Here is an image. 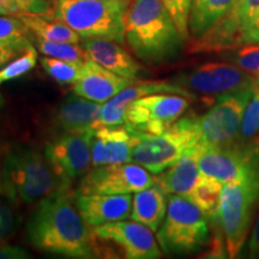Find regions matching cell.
<instances>
[{
  "label": "cell",
  "mask_w": 259,
  "mask_h": 259,
  "mask_svg": "<svg viewBox=\"0 0 259 259\" xmlns=\"http://www.w3.org/2000/svg\"><path fill=\"white\" fill-rule=\"evenodd\" d=\"M28 239L34 247L70 258H95L94 234L72 199L59 191L38 202L27 223Z\"/></svg>",
  "instance_id": "6da1fadb"
},
{
  "label": "cell",
  "mask_w": 259,
  "mask_h": 259,
  "mask_svg": "<svg viewBox=\"0 0 259 259\" xmlns=\"http://www.w3.org/2000/svg\"><path fill=\"white\" fill-rule=\"evenodd\" d=\"M186 40L161 0H131L125 16V42L139 60L162 64L174 59Z\"/></svg>",
  "instance_id": "7a4b0ae2"
},
{
  "label": "cell",
  "mask_w": 259,
  "mask_h": 259,
  "mask_svg": "<svg viewBox=\"0 0 259 259\" xmlns=\"http://www.w3.org/2000/svg\"><path fill=\"white\" fill-rule=\"evenodd\" d=\"M0 191L17 205L38 203L59 191H69L45 153L27 144L14 145L0 171Z\"/></svg>",
  "instance_id": "3957f363"
},
{
  "label": "cell",
  "mask_w": 259,
  "mask_h": 259,
  "mask_svg": "<svg viewBox=\"0 0 259 259\" xmlns=\"http://www.w3.org/2000/svg\"><path fill=\"white\" fill-rule=\"evenodd\" d=\"M131 0H58L56 18L83 38L125 42V16Z\"/></svg>",
  "instance_id": "277c9868"
},
{
  "label": "cell",
  "mask_w": 259,
  "mask_h": 259,
  "mask_svg": "<svg viewBox=\"0 0 259 259\" xmlns=\"http://www.w3.org/2000/svg\"><path fill=\"white\" fill-rule=\"evenodd\" d=\"M209 218L189 197L169 194L167 212L157 232V241L168 254H191L208 247Z\"/></svg>",
  "instance_id": "5b68a950"
},
{
  "label": "cell",
  "mask_w": 259,
  "mask_h": 259,
  "mask_svg": "<svg viewBox=\"0 0 259 259\" xmlns=\"http://www.w3.org/2000/svg\"><path fill=\"white\" fill-rule=\"evenodd\" d=\"M135 136L131 161L153 174L166 170L187 151L202 148L196 116L180 119L160 135L135 131Z\"/></svg>",
  "instance_id": "8992f818"
},
{
  "label": "cell",
  "mask_w": 259,
  "mask_h": 259,
  "mask_svg": "<svg viewBox=\"0 0 259 259\" xmlns=\"http://www.w3.org/2000/svg\"><path fill=\"white\" fill-rule=\"evenodd\" d=\"M252 44H259V0H236L205 35L193 40L190 52L232 51Z\"/></svg>",
  "instance_id": "52a82bcc"
},
{
  "label": "cell",
  "mask_w": 259,
  "mask_h": 259,
  "mask_svg": "<svg viewBox=\"0 0 259 259\" xmlns=\"http://www.w3.org/2000/svg\"><path fill=\"white\" fill-rule=\"evenodd\" d=\"M258 205V183L245 180L223 184L219 221L229 258H236L241 253Z\"/></svg>",
  "instance_id": "ba28073f"
},
{
  "label": "cell",
  "mask_w": 259,
  "mask_h": 259,
  "mask_svg": "<svg viewBox=\"0 0 259 259\" xmlns=\"http://www.w3.org/2000/svg\"><path fill=\"white\" fill-rule=\"evenodd\" d=\"M255 89L257 84L221 95L205 114L196 116L202 147H227L238 141L242 116Z\"/></svg>",
  "instance_id": "9c48e42d"
},
{
  "label": "cell",
  "mask_w": 259,
  "mask_h": 259,
  "mask_svg": "<svg viewBox=\"0 0 259 259\" xmlns=\"http://www.w3.org/2000/svg\"><path fill=\"white\" fill-rule=\"evenodd\" d=\"M190 106V99L178 94H151L128 106L125 126L141 134L160 135L167 131Z\"/></svg>",
  "instance_id": "30bf717a"
},
{
  "label": "cell",
  "mask_w": 259,
  "mask_h": 259,
  "mask_svg": "<svg viewBox=\"0 0 259 259\" xmlns=\"http://www.w3.org/2000/svg\"><path fill=\"white\" fill-rule=\"evenodd\" d=\"M258 77L251 76L232 63H208L174 77L170 83L177 84L191 94L225 95L253 87ZM196 96V95H194Z\"/></svg>",
  "instance_id": "8fae6325"
},
{
  "label": "cell",
  "mask_w": 259,
  "mask_h": 259,
  "mask_svg": "<svg viewBox=\"0 0 259 259\" xmlns=\"http://www.w3.org/2000/svg\"><path fill=\"white\" fill-rule=\"evenodd\" d=\"M156 184V178L135 162L94 167L80 180L77 192L131 194Z\"/></svg>",
  "instance_id": "7c38bea8"
},
{
  "label": "cell",
  "mask_w": 259,
  "mask_h": 259,
  "mask_svg": "<svg viewBox=\"0 0 259 259\" xmlns=\"http://www.w3.org/2000/svg\"><path fill=\"white\" fill-rule=\"evenodd\" d=\"M92 135L93 131L87 134H61L45 148L47 160L69 189L74 179L85 176L93 166Z\"/></svg>",
  "instance_id": "4fadbf2b"
},
{
  "label": "cell",
  "mask_w": 259,
  "mask_h": 259,
  "mask_svg": "<svg viewBox=\"0 0 259 259\" xmlns=\"http://www.w3.org/2000/svg\"><path fill=\"white\" fill-rule=\"evenodd\" d=\"M93 234L96 240L112 242L120 248L124 258L155 259L161 257L154 231L134 220H120L97 226L93 231Z\"/></svg>",
  "instance_id": "5bb4252c"
},
{
  "label": "cell",
  "mask_w": 259,
  "mask_h": 259,
  "mask_svg": "<svg viewBox=\"0 0 259 259\" xmlns=\"http://www.w3.org/2000/svg\"><path fill=\"white\" fill-rule=\"evenodd\" d=\"M178 94L183 95L187 99H196V96L186 89L181 88L173 83L166 82H142L138 80L131 85L121 90L120 93L116 94L112 97L109 101L103 103L100 111L99 119L93 126V130H97L103 126H118L124 125L126 120V112H127L128 106L136 100L141 97L151 95V94Z\"/></svg>",
  "instance_id": "9a60e30c"
},
{
  "label": "cell",
  "mask_w": 259,
  "mask_h": 259,
  "mask_svg": "<svg viewBox=\"0 0 259 259\" xmlns=\"http://www.w3.org/2000/svg\"><path fill=\"white\" fill-rule=\"evenodd\" d=\"M72 199L80 216L90 227L120 221L130 218L131 194H102L73 192Z\"/></svg>",
  "instance_id": "2e32d148"
},
{
  "label": "cell",
  "mask_w": 259,
  "mask_h": 259,
  "mask_svg": "<svg viewBox=\"0 0 259 259\" xmlns=\"http://www.w3.org/2000/svg\"><path fill=\"white\" fill-rule=\"evenodd\" d=\"M135 131L127 126H103L94 130L90 138L93 167L131 161Z\"/></svg>",
  "instance_id": "e0dca14e"
},
{
  "label": "cell",
  "mask_w": 259,
  "mask_h": 259,
  "mask_svg": "<svg viewBox=\"0 0 259 259\" xmlns=\"http://www.w3.org/2000/svg\"><path fill=\"white\" fill-rule=\"evenodd\" d=\"M136 82L137 79H130L119 76L89 59L83 64L82 74L79 79L74 83L73 92L77 95L103 105L112 97H114L116 94Z\"/></svg>",
  "instance_id": "ac0fdd59"
},
{
  "label": "cell",
  "mask_w": 259,
  "mask_h": 259,
  "mask_svg": "<svg viewBox=\"0 0 259 259\" xmlns=\"http://www.w3.org/2000/svg\"><path fill=\"white\" fill-rule=\"evenodd\" d=\"M83 47L90 59L119 76L137 79L143 73L138 61L118 41L103 37L85 38Z\"/></svg>",
  "instance_id": "d6986e66"
},
{
  "label": "cell",
  "mask_w": 259,
  "mask_h": 259,
  "mask_svg": "<svg viewBox=\"0 0 259 259\" xmlns=\"http://www.w3.org/2000/svg\"><path fill=\"white\" fill-rule=\"evenodd\" d=\"M102 103L92 101L77 94L67 96L58 107L54 124L63 134H87L94 131Z\"/></svg>",
  "instance_id": "ffe728a7"
},
{
  "label": "cell",
  "mask_w": 259,
  "mask_h": 259,
  "mask_svg": "<svg viewBox=\"0 0 259 259\" xmlns=\"http://www.w3.org/2000/svg\"><path fill=\"white\" fill-rule=\"evenodd\" d=\"M199 149H192L187 151L171 164L166 170L161 171L156 178V184L162 187V190L169 194H179V196L189 197L191 191L198 183L202 173L198 166Z\"/></svg>",
  "instance_id": "44dd1931"
},
{
  "label": "cell",
  "mask_w": 259,
  "mask_h": 259,
  "mask_svg": "<svg viewBox=\"0 0 259 259\" xmlns=\"http://www.w3.org/2000/svg\"><path fill=\"white\" fill-rule=\"evenodd\" d=\"M167 193L158 184L135 193L130 218L157 232L167 212Z\"/></svg>",
  "instance_id": "7402d4cb"
},
{
  "label": "cell",
  "mask_w": 259,
  "mask_h": 259,
  "mask_svg": "<svg viewBox=\"0 0 259 259\" xmlns=\"http://www.w3.org/2000/svg\"><path fill=\"white\" fill-rule=\"evenodd\" d=\"M236 0H191L189 31L193 40L205 35L225 16Z\"/></svg>",
  "instance_id": "603a6c76"
},
{
  "label": "cell",
  "mask_w": 259,
  "mask_h": 259,
  "mask_svg": "<svg viewBox=\"0 0 259 259\" xmlns=\"http://www.w3.org/2000/svg\"><path fill=\"white\" fill-rule=\"evenodd\" d=\"M25 24L28 30L35 35V37L44 38L48 41H61L79 44L80 36L72 28L69 27L60 19H51V16L25 15L18 16Z\"/></svg>",
  "instance_id": "cb8c5ba5"
},
{
  "label": "cell",
  "mask_w": 259,
  "mask_h": 259,
  "mask_svg": "<svg viewBox=\"0 0 259 259\" xmlns=\"http://www.w3.org/2000/svg\"><path fill=\"white\" fill-rule=\"evenodd\" d=\"M223 190V184L221 181L202 176L198 183L191 191L189 198L198 205V208L208 216L209 220L216 221L219 220L220 202Z\"/></svg>",
  "instance_id": "d4e9b609"
},
{
  "label": "cell",
  "mask_w": 259,
  "mask_h": 259,
  "mask_svg": "<svg viewBox=\"0 0 259 259\" xmlns=\"http://www.w3.org/2000/svg\"><path fill=\"white\" fill-rule=\"evenodd\" d=\"M35 45H36L37 50L46 57L57 58V59L73 61V63L80 64L87 63L90 59L84 47L78 46V44L48 41L40 37H35Z\"/></svg>",
  "instance_id": "484cf974"
},
{
  "label": "cell",
  "mask_w": 259,
  "mask_h": 259,
  "mask_svg": "<svg viewBox=\"0 0 259 259\" xmlns=\"http://www.w3.org/2000/svg\"><path fill=\"white\" fill-rule=\"evenodd\" d=\"M40 63L45 72L59 84H74L79 79L83 70V64L52 57H44Z\"/></svg>",
  "instance_id": "4316f807"
},
{
  "label": "cell",
  "mask_w": 259,
  "mask_h": 259,
  "mask_svg": "<svg viewBox=\"0 0 259 259\" xmlns=\"http://www.w3.org/2000/svg\"><path fill=\"white\" fill-rule=\"evenodd\" d=\"M37 63V51L30 44L25 48L23 53L19 54L15 59L0 69V85L10 80L17 79L19 77L27 74L29 71L35 67Z\"/></svg>",
  "instance_id": "83f0119b"
},
{
  "label": "cell",
  "mask_w": 259,
  "mask_h": 259,
  "mask_svg": "<svg viewBox=\"0 0 259 259\" xmlns=\"http://www.w3.org/2000/svg\"><path fill=\"white\" fill-rule=\"evenodd\" d=\"M223 57L245 72L259 77V44L245 45L235 50L227 51V54Z\"/></svg>",
  "instance_id": "f1b7e54d"
},
{
  "label": "cell",
  "mask_w": 259,
  "mask_h": 259,
  "mask_svg": "<svg viewBox=\"0 0 259 259\" xmlns=\"http://www.w3.org/2000/svg\"><path fill=\"white\" fill-rule=\"evenodd\" d=\"M17 206L0 191V244L11 238L21 225Z\"/></svg>",
  "instance_id": "f546056e"
},
{
  "label": "cell",
  "mask_w": 259,
  "mask_h": 259,
  "mask_svg": "<svg viewBox=\"0 0 259 259\" xmlns=\"http://www.w3.org/2000/svg\"><path fill=\"white\" fill-rule=\"evenodd\" d=\"M28 28L21 18L14 16H0V44L3 45H27Z\"/></svg>",
  "instance_id": "4dcf8cb0"
},
{
  "label": "cell",
  "mask_w": 259,
  "mask_h": 259,
  "mask_svg": "<svg viewBox=\"0 0 259 259\" xmlns=\"http://www.w3.org/2000/svg\"><path fill=\"white\" fill-rule=\"evenodd\" d=\"M259 134V84L257 83V89L252 96V99L246 107L244 116L239 128L238 141L246 143L255 138Z\"/></svg>",
  "instance_id": "1f68e13d"
},
{
  "label": "cell",
  "mask_w": 259,
  "mask_h": 259,
  "mask_svg": "<svg viewBox=\"0 0 259 259\" xmlns=\"http://www.w3.org/2000/svg\"><path fill=\"white\" fill-rule=\"evenodd\" d=\"M162 4L169 12L174 23L179 29L183 37L187 40L190 36L189 18L191 10V0H161Z\"/></svg>",
  "instance_id": "d6a6232c"
},
{
  "label": "cell",
  "mask_w": 259,
  "mask_h": 259,
  "mask_svg": "<svg viewBox=\"0 0 259 259\" xmlns=\"http://www.w3.org/2000/svg\"><path fill=\"white\" fill-rule=\"evenodd\" d=\"M22 14L51 16L52 5L50 0H16Z\"/></svg>",
  "instance_id": "836d02e7"
},
{
  "label": "cell",
  "mask_w": 259,
  "mask_h": 259,
  "mask_svg": "<svg viewBox=\"0 0 259 259\" xmlns=\"http://www.w3.org/2000/svg\"><path fill=\"white\" fill-rule=\"evenodd\" d=\"M30 44L27 45H3L0 44V69L4 67L6 64L10 63L19 54L23 53Z\"/></svg>",
  "instance_id": "e575fe53"
},
{
  "label": "cell",
  "mask_w": 259,
  "mask_h": 259,
  "mask_svg": "<svg viewBox=\"0 0 259 259\" xmlns=\"http://www.w3.org/2000/svg\"><path fill=\"white\" fill-rule=\"evenodd\" d=\"M24 259L30 258V255L24 248L18 246L0 245V259Z\"/></svg>",
  "instance_id": "d590c367"
},
{
  "label": "cell",
  "mask_w": 259,
  "mask_h": 259,
  "mask_svg": "<svg viewBox=\"0 0 259 259\" xmlns=\"http://www.w3.org/2000/svg\"><path fill=\"white\" fill-rule=\"evenodd\" d=\"M247 253L250 258H259V216L252 229L250 241L247 246Z\"/></svg>",
  "instance_id": "8d00e7d4"
},
{
  "label": "cell",
  "mask_w": 259,
  "mask_h": 259,
  "mask_svg": "<svg viewBox=\"0 0 259 259\" xmlns=\"http://www.w3.org/2000/svg\"><path fill=\"white\" fill-rule=\"evenodd\" d=\"M0 4L4 5L12 15H16V16L22 15L21 9H19V6L16 0H0Z\"/></svg>",
  "instance_id": "74e56055"
},
{
  "label": "cell",
  "mask_w": 259,
  "mask_h": 259,
  "mask_svg": "<svg viewBox=\"0 0 259 259\" xmlns=\"http://www.w3.org/2000/svg\"><path fill=\"white\" fill-rule=\"evenodd\" d=\"M0 16H14L4 5L0 4Z\"/></svg>",
  "instance_id": "f35d334b"
},
{
  "label": "cell",
  "mask_w": 259,
  "mask_h": 259,
  "mask_svg": "<svg viewBox=\"0 0 259 259\" xmlns=\"http://www.w3.org/2000/svg\"><path fill=\"white\" fill-rule=\"evenodd\" d=\"M4 102H5L4 97H3V95H2V93H0V108H2V107H3V106H4Z\"/></svg>",
  "instance_id": "ab89813d"
},
{
  "label": "cell",
  "mask_w": 259,
  "mask_h": 259,
  "mask_svg": "<svg viewBox=\"0 0 259 259\" xmlns=\"http://www.w3.org/2000/svg\"><path fill=\"white\" fill-rule=\"evenodd\" d=\"M258 84H259V77H258Z\"/></svg>",
  "instance_id": "60d3db41"
}]
</instances>
